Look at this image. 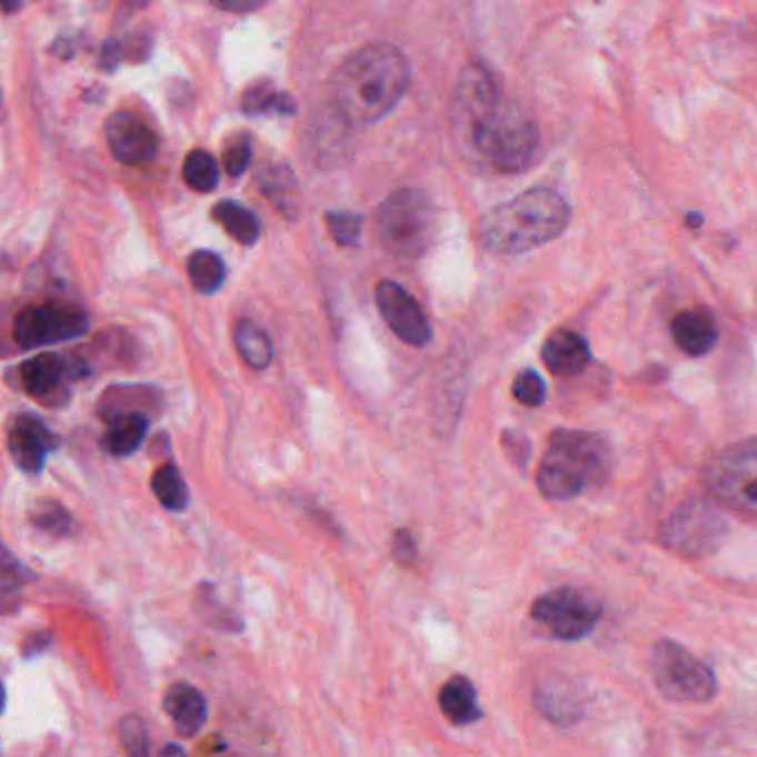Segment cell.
<instances>
[{
    "mask_svg": "<svg viewBox=\"0 0 757 757\" xmlns=\"http://www.w3.org/2000/svg\"><path fill=\"white\" fill-rule=\"evenodd\" d=\"M705 482L718 502L757 518V438L723 449L707 465Z\"/></svg>",
    "mask_w": 757,
    "mask_h": 757,
    "instance_id": "obj_7",
    "label": "cell"
},
{
    "mask_svg": "<svg viewBox=\"0 0 757 757\" xmlns=\"http://www.w3.org/2000/svg\"><path fill=\"white\" fill-rule=\"evenodd\" d=\"M569 220L571 209L558 191L534 187L482 218L480 242L491 253L520 256L560 238Z\"/></svg>",
    "mask_w": 757,
    "mask_h": 757,
    "instance_id": "obj_3",
    "label": "cell"
},
{
    "mask_svg": "<svg viewBox=\"0 0 757 757\" xmlns=\"http://www.w3.org/2000/svg\"><path fill=\"white\" fill-rule=\"evenodd\" d=\"M542 360L554 376L574 378L591 362V349L585 336L569 329L554 331L542 345Z\"/></svg>",
    "mask_w": 757,
    "mask_h": 757,
    "instance_id": "obj_16",
    "label": "cell"
},
{
    "mask_svg": "<svg viewBox=\"0 0 757 757\" xmlns=\"http://www.w3.org/2000/svg\"><path fill=\"white\" fill-rule=\"evenodd\" d=\"M213 220L240 245L251 247L258 242L260 233H262V222L260 218L247 209L240 202L233 200H220L213 209H211Z\"/></svg>",
    "mask_w": 757,
    "mask_h": 757,
    "instance_id": "obj_21",
    "label": "cell"
},
{
    "mask_svg": "<svg viewBox=\"0 0 757 757\" xmlns=\"http://www.w3.org/2000/svg\"><path fill=\"white\" fill-rule=\"evenodd\" d=\"M156 400H158V391L149 387H113L104 391L100 398V416L107 422L109 418H116L122 414L145 411L147 407H153Z\"/></svg>",
    "mask_w": 757,
    "mask_h": 757,
    "instance_id": "obj_26",
    "label": "cell"
},
{
    "mask_svg": "<svg viewBox=\"0 0 757 757\" xmlns=\"http://www.w3.org/2000/svg\"><path fill=\"white\" fill-rule=\"evenodd\" d=\"M233 342L240 358L256 371H262L271 365L273 349L267 331H262L251 320H238L233 327Z\"/></svg>",
    "mask_w": 757,
    "mask_h": 757,
    "instance_id": "obj_24",
    "label": "cell"
},
{
    "mask_svg": "<svg viewBox=\"0 0 757 757\" xmlns=\"http://www.w3.org/2000/svg\"><path fill=\"white\" fill-rule=\"evenodd\" d=\"M411 82L405 53L391 42H369L333 73V109L353 127L376 124L405 98Z\"/></svg>",
    "mask_w": 757,
    "mask_h": 757,
    "instance_id": "obj_2",
    "label": "cell"
},
{
    "mask_svg": "<svg viewBox=\"0 0 757 757\" xmlns=\"http://www.w3.org/2000/svg\"><path fill=\"white\" fill-rule=\"evenodd\" d=\"M671 336L687 356L700 358L716 347L720 338V327L709 309H689L674 318Z\"/></svg>",
    "mask_w": 757,
    "mask_h": 757,
    "instance_id": "obj_17",
    "label": "cell"
},
{
    "mask_svg": "<svg viewBox=\"0 0 757 757\" xmlns=\"http://www.w3.org/2000/svg\"><path fill=\"white\" fill-rule=\"evenodd\" d=\"M242 109L249 116H293L298 107L287 91L278 89L269 80H258L247 87Z\"/></svg>",
    "mask_w": 757,
    "mask_h": 757,
    "instance_id": "obj_22",
    "label": "cell"
},
{
    "mask_svg": "<svg viewBox=\"0 0 757 757\" xmlns=\"http://www.w3.org/2000/svg\"><path fill=\"white\" fill-rule=\"evenodd\" d=\"M391 554H394V558H396L400 565H414V562H416V558H418V547H416L414 536H411L407 529H400V531L394 534Z\"/></svg>",
    "mask_w": 757,
    "mask_h": 757,
    "instance_id": "obj_35",
    "label": "cell"
},
{
    "mask_svg": "<svg viewBox=\"0 0 757 757\" xmlns=\"http://www.w3.org/2000/svg\"><path fill=\"white\" fill-rule=\"evenodd\" d=\"M536 707L549 723L560 725V727L576 725L582 714V703L578 694L571 687H560V685L538 689Z\"/></svg>",
    "mask_w": 757,
    "mask_h": 757,
    "instance_id": "obj_23",
    "label": "cell"
},
{
    "mask_svg": "<svg viewBox=\"0 0 757 757\" xmlns=\"http://www.w3.org/2000/svg\"><path fill=\"white\" fill-rule=\"evenodd\" d=\"M380 242L396 256H422L436 233V209L431 198L414 187H405L385 198L376 213Z\"/></svg>",
    "mask_w": 757,
    "mask_h": 757,
    "instance_id": "obj_5",
    "label": "cell"
},
{
    "mask_svg": "<svg viewBox=\"0 0 757 757\" xmlns=\"http://www.w3.org/2000/svg\"><path fill=\"white\" fill-rule=\"evenodd\" d=\"M187 273L189 280L193 285V289L202 296H211L216 293L225 280H227V265L225 260L207 249L193 251L187 260Z\"/></svg>",
    "mask_w": 757,
    "mask_h": 757,
    "instance_id": "obj_25",
    "label": "cell"
},
{
    "mask_svg": "<svg viewBox=\"0 0 757 757\" xmlns=\"http://www.w3.org/2000/svg\"><path fill=\"white\" fill-rule=\"evenodd\" d=\"M107 2H109V0H96V4H98V7H102V4H107Z\"/></svg>",
    "mask_w": 757,
    "mask_h": 757,
    "instance_id": "obj_42",
    "label": "cell"
},
{
    "mask_svg": "<svg viewBox=\"0 0 757 757\" xmlns=\"http://www.w3.org/2000/svg\"><path fill=\"white\" fill-rule=\"evenodd\" d=\"M89 327L87 313L71 302H42L20 309L13 318V340L22 349H40L80 338Z\"/></svg>",
    "mask_w": 757,
    "mask_h": 757,
    "instance_id": "obj_10",
    "label": "cell"
},
{
    "mask_svg": "<svg viewBox=\"0 0 757 757\" xmlns=\"http://www.w3.org/2000/svg\"><path fill=\"white\" fill-rule=\"evenodd\" d=\"M531 618L562 643H578L589 638L600 618L602 605L574 587H560L540 596L531 607Z\"/></svg>",
    "mask_w": 757,
    "mask_h": 757,
    "instance_id": "obj_9",
    "label": "cell"
},
{
    "mask_svg": "<svg viewBox=\"0 0 757 757\" xmlns=\"http://www.w3.org/2000/svg\"><path fill=\"white\" fill-rule=\"evenodd\" d=\"M258 189L271 207L287 220H296L302 211V189L287 162H267L256 173Z\"/></svg>",
    "mask_w": 757,
    "mask_h": 757,
    "instance_id": "obj_15",
    "label": "cell"
},
{
    "mask_svg": "<svg viewBox=\"0 0 757 757\" xmlns=\"http://www.w3.org/2000/svg\"><path fill=\"white\" fill-rule=\"evenodd\" d=\"M514 398L525 407H540L547 398V385L534 369H525L514 380Z\"/></svg>",
    "mask_w": 757,
    "mask_h": 757,
    "instance_id": "obj_31",
    "label": "cell"
},
{
    "mask_svg": "<svg viewBox=\"0 0 757 757\" xmlns=\"http://www.w3.org/2000/svg\"><path fill=\"white\" fill-rule=\"evenodd\" d=\"M107 145L113 158L129 167H142L156 160L158 156V136L156 131L136 113L120 109L113 111L104 122Z\"/></svg>",
    "mask_w": 757,
    "mask_h": 757,
    "instance_id": "obj_13",
    "label": "cell"
},
{
    "mask_svg": "<svg viewBox=\"0 0 757 757\" xmlns=\"http://www.w3.org/2000/svg\"><path fill=\"white\" fill-rule=\"evenodd\" d=\"M376 305L391 331L411 347L431 342V325L418 300L394 280H382L376 287Z\"/></svg>",
    "mask_w": 757,
    "mask_h": 757,
    "instance_id": "obj_12",
    "label": "cell"
},
{
    "mask_svg": "<svg viewBox=\"0 0 757 757\" xmlns=\"http://www.w3.org/2000/svg\"><path fill=\"white\" fill-rule=\"evenodd\" d=\"M251 162V140L247 136H236L222 151V165L229 176L240 178Z\"/></svg>",
    "mask_w": 757,
    "mask_h": 757,
    "instance_id": "obj_33",
    "label": "cell"
},
{
    "mask_svg": "<svg viewBox=\"0 0 757 757\" xmlns=\"http://www.w3.org/2000/svg\"><path fill=\"white\" fill-rule=\"evenodd\" d=\"M162 707H165L167 716L171 718L176 734L185 740L193 738L205 727L207 716H209L207 698L196 687H191L187 683L173 685L165 694Z\"/></svg>",
    "mask_w": 757,
    "mask_h": 757,
    "instance_id": "obj_18",
    "label": "cell"
},
{
    "mask_svg": "<svg viewBox=\"0 0 757 757\" xmlns=\"http://www.w3.org/2000/svg\"><path fill=\"white\" fill-rule=\"evenodd\" d=\"M49 645V636L47 634H31L24 643H22V656L24 658H33L38 654H42Z\"/></svg>",
    "mask_w": 757,
    "mask_h": 757,
    "instance_id": "obj_38",
    "label": "cell"
},
{
    "mask_svg": "<svg viewBox=\"0 0 757 757\" xmlns=\"http://www.w3.org/2000/svg\"><path fill=\"white\" fill-rule=\"evenodd\" d=\"M218 162L216 158L205 151V149H191L185 158V165H182V178L185 182L198 191V193H209L218 187Z\"/></svg>",
    "mask_w": 757,
    "mask_h": 757,
    "instance_id": "obj_28",
    "label": "cell"
},
{
    "mask_svg": "<svg viewBox=\"0 0 757 757\" xmlns=\"http://www.w3.org/2000/svg\"><path fill=\"white\" fill-rule=\"evenodd\" d=\"M703 222H705L703 213H689V216H687V225H689L691 229H698Z\"/></svg>",
    "mask_w": 757,
    "mask_h": 757,
    "instance_id": "obj_39",
    "label": "cell"
},
{
    "mask_svg": "<svg viewBox=\"0 0 757 757\" xmlns=\"http://www.w3.org/2000/svg\"><path fill=\"white\" fill-rule=\"evenodd\" d=\"M120 745L129 756H149V734L142 718L127 716L120 723Z\"/></svg>",
    "mask_w": 757,
    "mask_h": 757,
    "instance_id": "obj_32",
    "label": "cell"
},
{
    "mask_svg": "<svg viewBox=\"0 0 757 757\" xmlns=\"http://www.w3.org/2000/svg\"><path fill=\"white\" fill-rule=\"evenodd\" d=\"M162 756H185V749H180L178 745H169L162 749Z\"/></svg>",
    "mask_w": 757,
    "mask_h": 757,
    "instance_id": "obj_41",
    "label": "cell"
},
{
    "mask_svg": "<svg viewBox=\"0 0 757 757\" xmlns=\"http://www.w3.org/2000/svg\"><path fill=\"white\" fill-rule=\"evenodd\" d=\"M362 216L353 211H329L327 213V229L336 245L340 247H356L362 236Z\"/></svg>",
    "mask_w": 757,
    "mask_h": 757,
    "instance_id": "obj_30",
    "label": "cell"
},
{
    "mask_svg": "<svg viewBox=\"0 0 757 757\" xmlns=\"http://www.w3.org/2000/svg\"><path fill=\"white\" fill-rule=\"evenodd\" d=\"M438 703H440L442 714L454 725H471V723L482 718V709L478 705L476 689H474L471 680H467L465 676L451 678L442 687V691L438 696Z\"/></svg>",
    "mask_w": 757,
    "mask_h": 757,
    "instance_id": "obj_20",
    "label": "cell"
},
{
    "mask_svg": "<svg viewBox=\"0 0 757 757\" xmlns=\"http://www.w3.org/2000/svg\"><path fill=\"white\" fill-rule=\"evenodd\" d=\"M29 522L49 536L64 538L73 531V518L67 514V509L53 500H38L29 509Z\"/></svg>",
    "mask_w": 757,
    "mask_h": 757,
    "instance_id": "obj_29",
    "label": "cell"
},
{
    "mask_svg": "<svg viewBox=\"0 0 757 757\" xmlns=\"http://www.w3.org/2000/svg\"><path fill=\"white\" fill-rule=\"evenodd\" d=\"M58 436L36 416H18L7 436V449L18 469L24 474H40L47 456L58 449Z\"/></svg>",
    "mask_w": 757,
    "mask_h": 757,
    "instance_id": "obj_14",
    "label": "cell"
},
{
    "mask_svg": "<svg viewBox=\"0 0 757 757\" xmlns=\"http://www.w3.org/2000/svg\"><path fill=\"white\" fill-rule=\"evenodd\" d=\"M147 429H149V418L145 411H131V414L109 418L107 431L100 438V447L113 458L131 456L142 447L147 438Z\"/></svg>",
    "mask_w": 757,
    "mask_h": 757,
    "instance_id": "obj_19",
    "label": "cell"
},
{
    "mask_svg": "<svg viewBox=\"0 0 757 757\" xmlns=\"http://www.w3.org/2000/svg\"><path fill=\"white\" fill-rule=\"evenodd\" d=\"M727 534V520L716 507L705 500L685 502L660 527L663 545L689 560H703L716 554Z\"/></svg>",
    "mask_w": 757,
    "mask_h": 757,
    "instance_id": "obj_8",
    "label": "cell"
},
{
    "mask_svg": "<svg viewBox=\"0 0 757 757\" xmlns=\"http://www.w3.org/2000/svg\"><path fill=\"white\" fill-rule=\"evenodd\" d=\"M20 7V0H2V11L9 16Z\"/></svg>",
    "mask_w": 757,
    "mask_h": 757,
    "instance_id": "obj_40",
    "label": "cell"
},
{
    "mask_svg": "<svg viewBox=\"0 0 757 757\" xmlns=\"http://www.w3.org/2000/svg\"><path fill=\"white\" fill-rule=\"evenodd\" d=\"M89 373V365L78 356H60L51 351L36 353L18 367L22 391L44 407H60L69 398L67 382Z\"/></svg>",
    "mask_w": 757,
    "mask_h": 757,
    "instance_id": "obj_11",
    "label": "cell"
},
{
    "mask_svg": "<svg viewBox=\"0 0 757 757\" xmlns=\"http://www.w3.org/2000/svg\"><path fill=\"white\" fill-rule=\"evenodd\" d=\"M216 9L220 11H231V13H249L256 11L265 4V0H209Z\"/></svg>",
    "mask_w": 757,
    "mask_h": 757,
    "instance_id": "obj_37",
    "label": "cell"
},
{
    "mask_svg": "<svg viewBox=\"0 0 757 757\" xmlns=\"http://www.w3.org/2000/svg\"><path fill=\"white\" fill-rule=\"evenodd\" d=\"M454 127L476 158L500 173L525 171L540 151V129L531 113L502 100L491 71L469 62L451 100Z\"/></svg>",
    "mask_w": 757,
    "mask_h": 757,
    "instance_id": "obj_1",
    "label": "cell"
},
{
    "mask_svg": "<svg viewBox=\"0 0 757 757\" xmlns=\"http://www.w3.org/2000/svg\"><path fill=\"white\" fill-rule=\"evenodd\" d=\"M151 491L167 511H185L189 507V489L178 467L171 462L156 469L151 478Z\"/></svg>",
    "mask_w": 757,
    "mask_h": 757,
    "instance_id": "obj_27",
    "label": "cell"
},
{
    "mask_svg": "<svg viewBox=\"0 0 757 757\" xmlns=\"http://www.w3.org/2000/svg\"><path fill=\"white\" fill-rule=\"evenodd\" d=\"M611 447L591 431L558 429L538 467V489L547 500L567 502L605 485L611 474Z\"/></svg>",
    "mask_w": 757,
    "mask_h": 757,
    "instance_id": "obj_4",
    "label": "cell"
},
{
    "mask_svg": "<svg viewBox=\"0 0 757 757\" xmlns=\"http://www.w3.org/2000/svg\"><path fill=\"white\" fill-rule=\"evenodd\" d=\"M502 447L518 469H527V462H529V456H531V442L525 434L505 431L502 434Z\"/></svg>",
    "mask_w": 757,
    "mask_h": 757,
    "instance_id": "obj_34",
    "label": "cell"
},
{
    "mask_svg": "<svg viewBox=\"0 0 757 757\" xmlns=\"http://www.w3.org/2000/svg\"><path fill=\"white\" fill-rule=\"evenodd\" d=\"M651 674L656 687L674 703H709L718 694L716 674L689 649L674 640L656 645L651 656Z\"/></svg>",
    "mask_w": 757,
    "mask_h": 757,
    "instance_id": "obj_6",
    "label": "cell"
},
{
    "mask_svg": "<svg viewBox=\"0 0 757 757\" xmlns=\"http://www.w3.org/2000/svg\"><path fill=\"white\" fill-rule=\"evenodd\" d=\"M124 58V44L120 40H107L98 56V67L104 71H113Z\"/></svg>",
    "mask_w": 757,
    "mask_h": 757,
    "instance_id": "obj_36",
    "label": "cell"
}]
</instances>
